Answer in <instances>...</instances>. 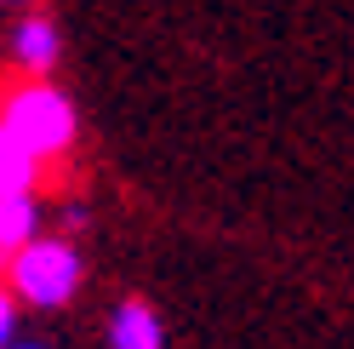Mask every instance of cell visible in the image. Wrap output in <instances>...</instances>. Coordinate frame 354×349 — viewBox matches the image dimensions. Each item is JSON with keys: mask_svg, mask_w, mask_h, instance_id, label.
Wrapping results in <instances>:
<instances>
[{"mask_svg": "<svg viewBox=\"0 0 354 349\" xmlns=\"http://www.w3.org/2000/svg\"><path fill=\"white\" fill-rule=\"evenodd\" d=\"M35 149L12 132L6 120H0V201H12V195H29V178H35Z\"/></svg>", "mask_w": 354, "mask_h": 349, "instance_id": "3", "label": "cell"}, {"mask_svg": "<svg viewBox=\"0 0 354 349\" xmlns=\"http://www.w3.org/2000/svg\"><path fill=\"white\" fill-rule=\"evenodd\" d=\"M109 332H115V349H160V321L143 303H120Z\"/></svg>", "mask_w": 354, "mask_h": 349, "instance_id": "4", "label": "cell"}, {"mask_svg": "<svg viewBox=\"0 0 354 349\" xmlns=\"http://www.w3.org/2000/svg\"><path fill=\"white\" fill-rule=\"evenodd\" d=\"M0 349H12V303L0 292Z\"/></svg>", "mask_w": 354, "mask_h": 349, "instance_id": "7", "label": "cell"}, {"mask_svg": "<svg viewBox=\"0 0 354 349\" xmlns=\"http://www.w3.org/2000/svg\"><path fill=\"white\" fill-rule=\"evenodd\" d=\"M12 280H17V292H24L29 303H63L75 292V280H80V258L75 247H63V241H35L12 258Z\"/></svg>", "mask_w": 354, "mask_h": 349, "instance_id": "2", "label": "cell"}, {"mask_svg": "<svg viewBox=\"0 0 354 349\" xmlns=\"http://www.w3.org/2000/svg\"><path fill=\"white\" fill-rule=\"evenodd\" d=\"M12 349H35V343H12Z\"/></svg>", "mask_w": 354, "mask_h": 349, "instance_id": "8", "label": "cell"}, {"mask_svg": "<svg viewBox=\"0 0 354 349\" xmlns=\"http://www.w3.org/2000/svg\"><path fill=\"white\" fill-rule=\"evenodd\" d=\"M0 120H6L35 155H57V149H69V138H75V109H69L63 92H52V86H24V92H12Z\"/></svg>", "mask_w": 354, "mask_h": 349, "instance_id": "1", "label": "cell"}, {"mask_svg": "<svg viewBox=\"0 0 354 349\" xmlns=\"http://www.w3.org/2000/svg\"><path fill=\"white\" fill-rule=\"evenodd\" d=\"M17 63H24V69H52L57 63V29L46 24V17L17 24Z\"/></svg>", "mask_w": 354, "mask_h": 349, "instance_id": "5", "label": "cell"}, {"mask_svg": "<svg viewBox=\"0 0 354 349\" xmlns=\"http://www.w3.org/2000/svg\"><path fill=\"white\" fill-rule=\"evenodd\" d=\"M24 247H35V201L12 195V201H0V252H24Z\"/></svg>", "mask_w": 354, "mask_h": 349, "instance_id": "6", "label": "cell"}]
</instances>
